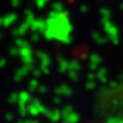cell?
Instances as JSON below:
<instances>
[{
	"instance_id": "1",
	"label": "cell",
	"mask_w": 123,
	"mask_h": 123,
	"mask_svg": "<svg viewBox=\"0 0 123 123\" xmlns=\"http://www.w3.org/2000/svg\"><path fill=\"white\" fill-rule=\"evenodd\" d=\"M63 1H65V2H68V3H73V2H75L76 0H63Z\"/></svg>"
}]
</instances>
